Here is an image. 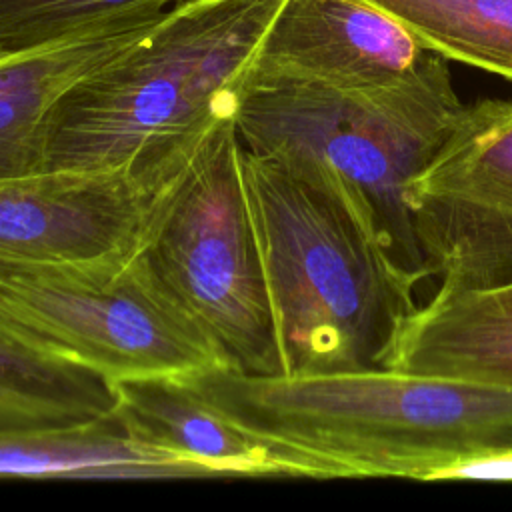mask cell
I'll return each mask as SVG.
<instances>
[{"mask_svg": "<svg viewBox=\"0 0 512 512\" xmlns=\"http://www.w3.org/2000/svg\"><path fill=\"white\" fill-rule=\"evenodd\" d=\"M0 330L108 384L216 366L200 338L128 266L0 260Z\"/></svg>", "mask_w": 512, "mask_h": 512, "instance_id": "8992f818", "label": "cell"}, {"mask_svg": "<svg viewBox=\"0 0 512 512\" xmlns=\"http://www.w3.org/2000/svg\"><path fill=\"white\" fill-rule=\"evenodd\" d=\"M284 0H180L56 104L42 170L144 184L234 118Z\"/></svg>", "mask_w": 512, "mask_h": 512, "instance_id": "3957f363", "label": "cell"}, {"mask_svg": "<svg viewBox=\"0 0 512 512\" xmlns=\"http://www.w3.org/2000/svg\"><path fill=\"white\" fill-rule=\"evenodd\" d=\"M426 48L512 82V0H370Z\"/></svg>", "mask_w": 512, "mask_h": 512, "instance_id": "9a60e30c", "label": "cell"}, {"mask_svg": "<svg viewBox=\"0 0 512 512\" xmlns=\"http://www.w3.org/2000/svg\"><path fill=\"white\" fill-rule=\"evenodd\" d=\"M162 14L136 16L0 58V176L38 172L60 98L136 42Z\"/></svg>", "mask_w": 512, "mask_h": 512, "instance_id": "8fae6325", "label": "cell"}, {"mask_svg": "<svg viewBox=\"0 0 512 512\" xmlns=\"http://www.w3.org/2000/svg\"><path fill=\"white\" fill-rule=\"evenodd\" d=\"M0 476L126 480L198 474L182 458L130 438L110 414L64 428H0Z\"/></svg>", "mask_w": 512, "mask_h": 512, "instance_id": "4fadbf2b", "label": "cell"}, {"mask_svg": "<svg viewBox=\"0 0 512 512\" xmlns=\"http://www.w3.org/2000/svg\"><path fill=\"white\" fill-rule=\"evenodd\" d=\"M180 0H0V58L120 20L162 14Z\"/></svg>", "mask_w": 512, "mask_h": 512, "instance_id": "2e32d148", "label": "cell"}, {"mask_svg": "<svg viewBox=\"0 0 512 512\" xmlns=\"http://www.w3.org/2000/svg\"><path fill=\"white\" fill-rule=\"evenodd\" d=\"M0 410L36 426H78L112 412L108 380L0 330Z\"/></svg>", "mask_w": 512, "mask_h": 512, "instance_id": "5bb4252c", "label": "cell"}, {"mask_svg": "<svg viewBox=\"0 0 512 512\" xmlns=\"http://www.w3.org/2000/svg\"><path fill=\"white\" fill-rule=\"evenodd\" d=\"M434 50L370 0H284L258 66L340 90H382L414 76Z\"/></svg>", "mask_w": 512, "mask_h": 512, "instance_id": "9c48e42d", "label": "cell"}, {"mask_svg": "<svg viewBox=\"0 0 512 512\" xmlns=\"http://www.w3.org/2000/svg\"><path fill=\"white\" fill-rule=\"evenodd\" d=\"M234 420L318 460L330 478L448 480L512 454V388L370 368L328 374L184 372Z\"/></svg>", "mask_w": 512, "mask_h": 512, "instance_id": "7a4b0ae2", "label": "cell"}, {"mask_svg": "<svg viewBox=\"0 0 512 512\" xmlns=\"http://www.w3.org/2000/svg\"><path fill=\"white\" fill-rule=\"evenodd\" d=\"M412 234L436 296L512 282V102L462 108L404 188Z\"/></svg>", "mask_w": 512, "mask_h": 512, "instance_id": "52a82bcc", "label": "cell"}, {"mask_svg": "<svg viewBox=\"0 0 512 512\" xmlns=\"http://www.w3.org/2000/svg\"><path fill=\"white\" fill-rule=\"evenodd\" d=\"M238 172L286 376L386 368L418 310L408 272L342 182L238 142Z\"/></svg>", "mask_w": 512, "mask_h": 512, "instance_id": "6da1fadb", "label": "cell"}, {"mask_svg": "<svg viewBox=\"0 0 512 512\" xmlns=\"http://www.w3.org/2000/svg\"><path fill=\"white\" fill-rule=\"evenodd\" d=\"M146 190L126 264L202 340L218 368L282 374L234 118L152 176Z\"/></svg>", "mask_w": 512, "mask_h": 512, "instance_id": "5b68a950", "label": "cell"}, {"mask_svg": "<svg viewBox=\"0 0 512 512\" xmlns=\"http://www.w3.org/2000/svg\"><path fill=\"white\" fill-rule=\"evenodd\" d=\"M460 102L446 58L434 52L408 80L382 90H340L254 66L234 114L252 154L314 164L336 176L376 224L396 260L426 278L404 188L454 126Z\"/></svg>", "mask_w": 512, "mask_h": 512, "instance_id": "277c9868", "label": "cell"}, {"mask_svg": "<svg viewBox=\"0 0 512 512\" xmlns=\"http://www.w3.org/2000/svg\"><path fill=\"white\" fill-rule=\"evenodd\" d=\"M112 416L134 440L188 462L198 476L330 478L308 454L246 428L184 374H148L110 382Z\"/></svg>", "mask_w": 512, "mask_h": 512, "instance_id": "30bf717a", "label": "cell"}, {"mask_svg": "<svg viewBox=\"0 0 512 512\" xmlns=\"http://www.w3.org/2000/svg\"><path fill=\"white\" fill-rule=\"evenodd\" d=\"M386 368L512 388V282L434 294L404 324Z\"/></svg>", "mask_w": 512, "mask_h": 512, "instance_id": "7c38bea8", "label": "cell"}, {"mask_svg": "<svg viewBox=\"0 0 512 512\" xmlns=\"http://www.w3.org/2000/svg\"><path fill=\"white\" fill-rule=\"evenodd\" d=\"M146 184L122 170H38L0 176V260L124 266Z\"/></svg>", "mask_w": 512, "mask_h": 512, "instance_id": "ba28073f", "label": "cell"}]
</instances>
